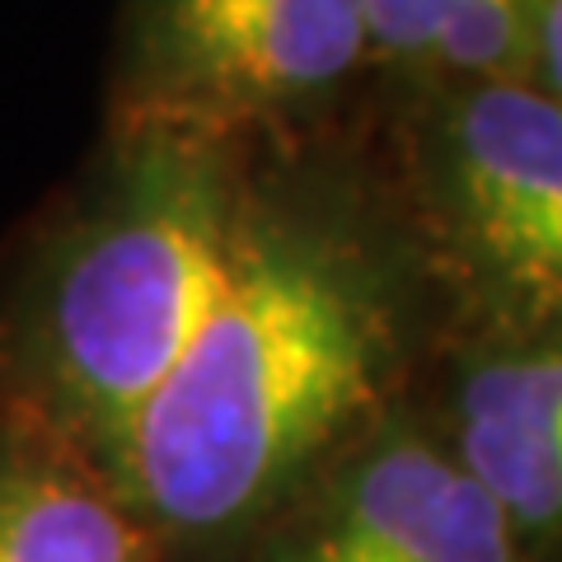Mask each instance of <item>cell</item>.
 I'll use <instances>...</instances> for the list:
<instances>
[{
	"label": "cell",
	"mask_w": 562,
	"mask_h": 562,
	"mask_svg": "<svg viewBox=\"0 0 562 562\" xmlns=\"http://www.w3.org/2000/svg\"><path fill=\"white\" fill-rule=\"evenodd\" d=\"M431 291L394 216L254 183L225 281L113 483L165 549L272 525L394 413Z\"/></svg>",
	"instance_id": "6da1fadb"
},
{
	"label": "cell",
	"mask_w": 562,
	"mask_h": 562,
	"mask_svg": "<svg viewBox=\"0 0 562 562\" xmlns=\"http://www.w3.org/2000/svg\"><path fill=\"white\" fill-rule=\"evenodd\" d=\"M254 179L239 136L122 122L0 319V417L113 479L231 268Z\"/></svg>",
	"instance_id": "7a4b0ae2"
},
{
	"label": "cell",
	"mask_w": 562,
	"mask_h": 562,
	"mask_svg": "<svg viewBox=\"0 0 562 562\" xmlns=\"http://www.w3.org/2000/svg\"><path fill=\"white\" fill-rule=\"evenodd\" d=\"M398 231L454 342L562 319V103L539 85H422Z\"/></svg>",
	"instance_id": "3957f363"
},
{
	"label": "cell",
	"mask_w": 562,
	"mask_h": 562,
	"mask_svg": "<svg viewBox=\"0 0 562 562\" xmlns=\"http://www.w3.org/2000/svg\"><path fill=\"white\" fill-rule=\"evenodd\" d=\"M366 66L361 0H127L122 122L244 136L319 109Z\"/></svg>",
	"instance_id": "277c9868"
},
{
	"label": "cell",
	"mask_w": 562,
	"mask_h": 562,
	"mask_svg": "<svg viewBox=\"0 0 562 562\" xmlns=\"http://www.w3.org/2000/svg\"><path fill=\"white\" fill-rule=\"evenodd\" d=\"M262 562H530L436 422L394 408L272 525Z\"/></svg>",
	"instance_id": "5b68a950"
},
{
	"label": "cell",
	"mask_w": 562,
	"mask_h": 562,
	"mask_svg": "<svg viewBox=\"0 0 562 562\" xmlns=\"http://www.w3.org/2000/svg\"><path fill=\"white\" fill-rule=\"evenodd\" d=\"M436 427L530 562L562 553V319L454 342Z\"/></svg>",
	"instance_id": "8992f818"
},
{
	"label": "cell",
	"mask_w": 562,
	"mask_h": 562,
	"mask_svg": "<svg viewBox=\"0 0 562 562\" xmlns=\"http://www.w3.org/2000/svg\"><path fill=\"white\" fill-rule=\"evenodd\" d=\"M0 562H165V543L103 469L0 417Z\"/></svg>",
	"instance_id": "52a82bcc"
},
{
	"label": "cell",
	"mask_w": 562,
	"mask_h": 562,
	"mask_svg": "<svg viewBox=\"0 0 562 562\" xmlns=\"http://www.w3.org/2000/svg\"><path fill=\"white\" fill-rule=\"evenodd\" d=\"M371 66L417 85H530L543 0H361Z\"/></svg>",
	"instance_id": "ba28073f"
},
{
	"label": "cell",
	"mask_w": 562,
	"mask_h": 562,
	"mask_svg": "<svg viewBox=\"0 0 562 562\" xmlns=\"http://www.w3.org/2000/svg\"><path fill=\"white\" fill-rule=\"evenodd\" d=\"M543 94L562 103V0H543L539 43H535V80Z\"/></svg>",
	"instance_id": "9c48e42d"
}]
</instances>
